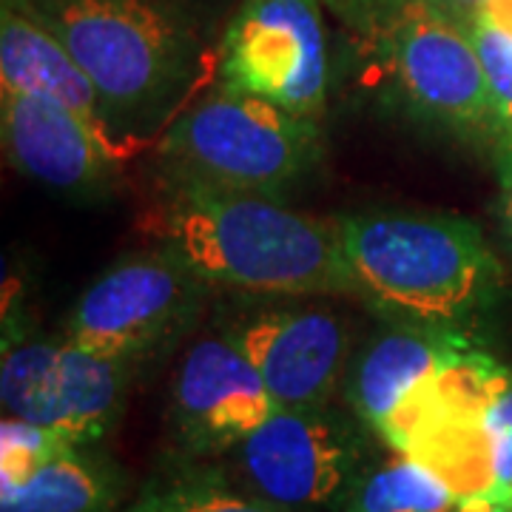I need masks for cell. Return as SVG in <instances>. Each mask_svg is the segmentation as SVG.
<instances>
[{"label": "cell", "instance_id": "11", "mask_svg": "<svg viewBox=\"0 0 512 512\" xmlns=\"http://www.w3.org/2000/svg\"><path fill=\"white\" fill-rule=\"evenodd\" d=\"M0 137L20 174L63 194L100 188L114 174L120 154L111 128L37 92L3 89Z\"/></svg>", "mask_w": 512, "mask_h": 512}, {"label": "cell", "instance_id": "12", "mask_svg": "<svg viewBox=\"0 0 512 512\" xmlns=\"http://www.w3.org/2000/svg\"><path fill=\"white\" fill-rule=\"evenodd\" d=\"M276 407H325L348 359V330L328 311H265L225 333Z\"/></svg>", "mask_w": 512, "mask_h": 512}, {"label": "cell", "instance_id": "18", "mask_svg": "<svg viewBox=\"0 0 512 512\" xmlns=\"http://www.w3.org/2000/svg\"><path fill=\"white\" fill-rule=\"evenodd\" d=\"M80 447L52 427L6 416L0 424V493L15 490L35 476L40 467Z\"/></svg>", "mask_w": 512, "mask_h": 512}, {"label": "cell", "instance_id": "10", "mask_svg": "<svg viewBox=\"0 0 512 512\" xmlns=\"http://www.w3.org/2000/svg\"><path fill=\"white\" fill-rule=\"evenodd\" d=\"M274 413L256 367L225 333L188 348L171 387V421L191 456L239 447Z\"/></svg>", "mask_w": 512, "mask_h": 512}, {"label": "cell", "instance_id": "16", "mask_svg": "<svg viewBox=\"0 0 512 512\" xmlns=\"http://www.w3.org/2000/svg\"><path fill=\"white\" fill-rule=\"evenodd\" d=\"M126 512H291L234 487L214 467L183 464L151 478Z\"/></svg>", "mask_w": 512, "mask_h": 512}, {"label": "cell", "instance_id": "22", "mask_svg": "<svg viewBox=\"0 0 512 512\" xmlns=\"http://www.w3.org/2000/svg\"><path fill=\"white\" fill-rule=\"evenodd\" d=\"M498 185H501V220L512 239V140H498Z\"/></svg>", "mask_w": 512, "mask_h": 512}, {"label": "cell", "instance_id": "17", "mask_svg": "<svg viewBox=\"0 0 512 512\" xmlns=\"http://www.w3.org/2000/svg\"><path fill=\"white\" fill-rule=\"evenodd\" d=\"M456 495L430 467L399 456L353 481L339 512H453Z\"/></svg>", "mask_w": 512, "mask_h": 512}, {"label": "cell", "instance_id": "4", "mask_svg": "<svg viewBox=\"0 0 512 512\" xmlns=\"http://www.w3.org/2000/svg\"><path fill=\"white\" fill-rule=\"evenodd\" d=\"M160 154L171 177L271 197L316 168L322 134L316 120L222 86L171 123Z\"/></svg>", "mask_w": 512, "mask_h": 512}, {"label": "cell", "instance_id": "8", "mask_svg": "<svg viewBox=\"0 0 512 512\" xmlns=\"http://www.w3.org/2000/svg\"><path fill=\"white\" fill-rule=\"evenodd\" d=\"M131 365L72 339L6 348L0 365L3 410L86 447L120 419Z\"/></svg>", "mask_w": 512, "mask_h": 512}, {"label": "cell", "instance_id": "15", "mask_svg": "<svg viewBox=\"0 0 512 512\" xmlns=\"http://www.w3.org/2000/svg\"><path fill=\"white\" fill-rule=\"evenodd\" d=\"M123 478L106 458L72 447L15 490L0 493V512H109Z\"/></svg>", "mask_w": 512, "mask_h": 512}, {"label": "cell", "instance_id": "20", "mask_svg": "<svg viewBox=\"0 0 512 512\" xmlns=\"http://www.w3.org/2000/svg\"><path fill=\"white\" fill-rule=\"evenodd\" d=\"M325 3L362 35H370L384 20L393 18L396 12H402L413 3H424L464 26H473L487 6V0H325Z\"/></svg>", "mask_w": 512, "mask_h": 512}, {"label": "cell", "instance_id": "3", "mask_svg": "<svg viewBox=\"0 0 512 512\" xmlns=\"http://www.w3.org/2000/svg\"><path fill=\"white\" fill-rule=\"evenodd\" d=\"M89 74L106 117L163 106L191 72L197 37L171 0H23Z\"/></svg>", "mask_w": 512, "mask_h": 512}, {"label": "cell", "instance_id": "9", "mask_svg": "<svg viewBox=\"0 0 512 512\" xmlns=\"http://www.w3.org/2000/svg\"><path fill=\"white\" fill-rule=\"evenodd\" d=\"M237 450L251 490L291 512L342 501L362 476V439L328 407H276Z\"/></svg>", "mask_w": 512, "mask_h": 512}, {"label": "cell", "instance_id": "19", "mask_svg": "<svg viewBox=\"0 0 512 512\" xmlns=\"http://www.w3.org/2000/svg\"><path fill=\"white\" fill-rule=\"evenodd\" d=\"M470 35L476 40L478 57L487 74L495 123H498V140H512V37L493 29L481 18L470 26Z\"/></svg>", "mask_w": 512, "mask_h": 512}, {"label": "cell", "instance_id": "7", "mask_svg": "<svg viewBox=\"0 0 512 512\" xmlns=\"http://www.w3.org/2000/svg\"><path fill=\"white\" fill-rule=\"evenodd\" d=\"M222 86L316 120L328 92L319 0H245L222 37Z\"/></svg>", "mask_w": 512, "mask_h": 512}, {"label": "cell", "instance_id": "23", "mask_svg": "<svg viewBox=\"0 0 512 512\" xmlns=\"http://www.w3.org/2000/svg\"><path fill=\"white\" fill-rule=\"evenodd\" d=\"M453 512H512V490H490L476 498H464Z\"/></svg>", "mask_w": 512, "mask_h": 512}, {"label": "cell", "instance_id": "21", "mask_svg": "<svg viewBox=\"0 0 512 512\" xmlns=\"http://www.w3.org/2000/svg\"><path fill=\"white\" fill-rule=\"evenodd\" d=\"M493 447L495 490H512V367H504L484 416Z\"/></svg>", "mask_w": 512, "mask_h": 512}, {"label": "cell", "instance_id": "1", "mask_svg": "<svg viewBox=\"0 0 512 512\" xmlns=\"http://www.w3.org/2000/svg\"><path fill=\"white\" fill-rule=\"evenodd\" d=\"M148 231L208 285L248 293H353L339 222L313 220L265 194L171 177Z\"/></svg>", "mask_w": 512, "mask_h": 512}, {"label": "cell", "instance_id": "14", "mask_svg": "<svg viewBox=\"0 0 512 512\" xmlns=\"http://www.w3.org/2000/svg\"><path fill=\"white\" fill-rule=\"evenodd\" d=\"M0 80L12 92H37L57 97L83 117L109 128L103 100L69 49L46 23L23 6V0L0 3Z\"/></svg>", "mask_w": 512, "mask_h": 512}, {"label": "cell", "instance_id": "2", "mask_svg": "<svg viewBox=\"0 0 512 512\" xmlns=\"http://www.w3.org/2000/svg\"><path fill=\"white\" fill-rule=\"evenodd\" d=\"M353 293L393 322L456 328L501 285L476 222L376 211L339 222Z\"/></svg>", "mask_w": 512, "mask_h": 512}, {"label": "cell", "instance_id": "6", "mask_svg": "<svg viewBox=\"0 0 512 512\" xmlns=\"http://www.w3.org/2000/svg\"><path fill=\"white\" fill-rule=\"evenodd\" d=\"M205 288L208 282L163 245L128 256L77 299L66 339L137 362L168 345L194 319Z\"/></svg>", "mask_w": 512, "mask_h": 512}, {"label": "cell", "instance_id": "24", "mask_svg": "<svg viewBox=\"0 0 512 512\" xmlns=\"http://www.w3.org/2000/svg\"><path fill=\"white\" fill-rule=\"evenodd\" d=\"M481 20H487L493 29L512 37V0H487Z\"/></svg>", "mask_w": 512, "mask_h": 512}, {"label": "cell", "instance_id": "13", "mask_svg": "<svg viewBox=\"0 0 512 512\" xmlns=\"http://www.w3.org/2000/svg\"><path fill=\"white\" fill-rule=\"evenodd\" d=\"M467 336L458 328L393 322L367 342L345 379V399L373 433L402 407Z\"/></svg>", "mask_w": 512, "mask_h": 512}, {"label": "cell", "instance_id": "5", "mask_svg": "<svg viewBox=\"0 0 512 512\" xmlns=\"http://www.w3.org/2000/svg\"><path fill=\"white\" fill-rule=\"evenodd\" d=\"M396 92L419 117L461 137H495L493 97L470 26L413 3L370 35Z\"/></svg>", "mask_w": 512, "mask_h": 512}]
</instances>
